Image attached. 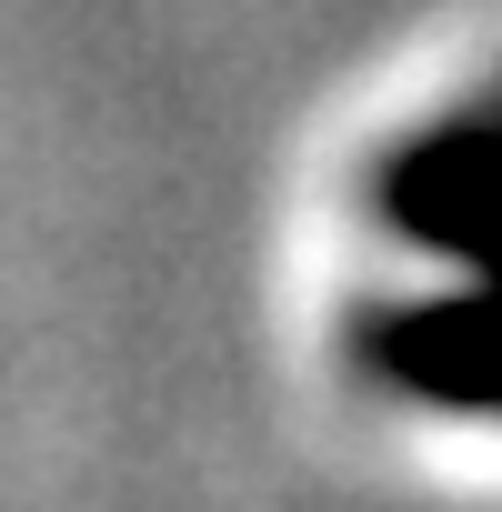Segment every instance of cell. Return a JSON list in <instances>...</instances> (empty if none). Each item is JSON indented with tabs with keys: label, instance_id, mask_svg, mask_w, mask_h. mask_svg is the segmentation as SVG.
<instances>
[{
	"label": "cell",
	"instance_id": "cell-1",
	"mask_svg": "<svg viewBox=\"0 0 502 512\" xmlns=\"http://www.w3.org/2000/svg\"><path fill=\"white\" fill-rule=\"evenodd\" d=\"M382 211L402 221V241L482 262L492 292H502V121H472V131H442V141L402 151L392 181H382Z\"/></svg>",
	"mask_w": 502,
	"mask_h": 512
},
{
	"label": "cell",
	"instance_id": "cell-2",
	"mask_svg": "<svg viewBox=\"0 0 502 512\" xmlns=\"http://www.w3.org/2000/svg\"><path fill=\"white\" fill-rule=\"evenodd\" d=\"M362 362L392 372V382L422 392V402H502V292L382 312V322L362 332Z\"/></svg>",
	"mask_w": 502,
	"mask_h": 512
}]
</instances>
